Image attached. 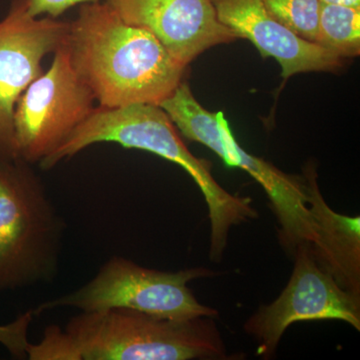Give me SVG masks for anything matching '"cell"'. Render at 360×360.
I'll use <instances>...</instances> for the list:
<instances>
[{"label":"cell","mask_w":360,"mask_h":360,"mask_svg":"<svg viewBox=\"0 0 360 360\" xmlns=\"http://www.w3.org/2000/svg\"><path fill=\"white\" fill-rule=\"evenodd\" d=\"M269 13L288 30L315 42L321 0H262Z\"/></svg>","instance_id":"cell-14"},{"label":"cell","mask_w":360,"mask_h":360,"mask_svg":"<svg viewBox=\"0 0 360 360\" xmlns=\"http://www.w3.org/2000/svg\"><path fill=\"white\" fill-rule=\"evenodd\" d=\"M66 46L73 70L104 108L160 105L187 68L148 30L125 22L108 1L82 4Z\"/></svg>","instance_id":"cell-1"},{"label":"cell","mask_w":360,"mask_h":360,"mask_svg":"<svg viewBox=\"0 0 360 360\" xmlns=\"http://www.w3.org/2000/svg\"><path fill=\"white\" fill-rule=\"evenodd\" d=\"M99 142H115L125 148L148 151L179 165L191 175L208 207L212 262H221L232 226L258 217L252 200L225 191L212 175V163L191 153L169 116L155 104L94 108L53 153L40 161V167L51 169Z\"/></svg>","instance_id":"cell-3"},{"label":"cell","mask_w":360,"mask_h":360,"mask_svg":"<svg viewBox=\"0 0 360 360\" xmlns=\"http://www.w3.org/2000/svg\"><path fill=\"white\" fill-rule=\"evenodd\" d=\"M212 317L163 319L136 310L82 311L30 343V360L229 359Z\"/></svg>","instance_id":"cell-2"},{"label":"cell","mask_w":360,"mask_h":360,"mask_svg":"<svg viewBox=\"0 0 360 360\" xmlns=\"http://www.w3.org/2000/svg\"><path fill=\"white\" fill-rule=\"evenodd\" d=\"M35 315L32 309L20 315L11 323L0 326V345L14 359H27L28 348L30 342L28 340V329Z\"/></svg>","instance_id":"cell-15"},{"label":"cell","mask_w":360,"mask_h":360,"mask_svg":"<svg viewBox=\"0 0 360 360\" xmlns=\"http://www.w3.org/2000/svg\"><path fill=\"white\" fill-rule=\"evenodd\" d=\"M21 1L25 4L26 13L32 18H39L42 14H47L51 18H56L77 4H96L101 0H21Z\"/></svg>","instance_id":"cell-16"},{"label":"cell","mask_w":360,"mask_h":360,"mask_svg":"<svg viewBox=\"0 0 360 360\" xmlns=\"http://www.w3.org/2000/svg\"><path fill=\"white\" fill-rule=\"evenodd\" d=\"M70 23L32 18L21 0L0 21V162L18 160L13 115L25 89L41 75V63L68 39Z\"/></svg>","instance_id":"cell-9"},{"label":"cell","mask_w":360,"mask_h":360,"mask_svg":"<svg viewBox=\"0 0 360 360\" xmlns=\"http://www.w3.org/2000/svg\"><path fill=\"white\" fill-rule=\"evenodd\" d=\"M322 4H341V6H348L360 7V0H321Z\"/></svg>","instance_id":"cell-17"},{"label":"cell","mask_w":360,"mask_h":360,"mask_svg":"<svg viewBox=\"0 0 360 360\" xmlns=\"http://www.w3.org/2000/svg\"><path fill=\"white\" fill-rule=\"evenodd\" d=\"M212 276V270L203 267L160 271L141 266L127 258L113 257L82 288L41 303L32 311L37 316L61 307L80 311L127 309L163 319H215L219 311L201 304L187 285L194 279Z\"/></svg>","instance_id":"cell-6"},{"label":"cell","mask_w":360,"mask_h":360,"mask_svg":"<svg viewBox=\"0 0 360 360\" xmlns=\"http://www.w3.org/2000/svg\"><path fill=\"white\" fill-rule=\"evenodd\" d=\"M160 106L184 137L203 144L229 167L245 170L262 186L281 225L277 233L286 253L293 257L298 245L314 241L304 177L285 174L269 161L245 151L232 134L224 112H210L203 108L186 82H182Z\"/></svg>","instance_id":"cell-5"},{"label":"cell","mask_w":360,"mask_h":360,"mask_svg":"<svg viewBox=\"0 0 360 360\" xmlns=\"http://www.w3.org/2000/svg\"><path fill=\"white\" fill-rule=\"evenodd\" d=\"M307 202L314 222V239L309 243L317 264L343 290L360 298V219L340 214L329 207L309 167L304 175Z\"/></svg>","instance_id":"cell-12"},{"label":"cell","mask_w":360,"mask_h":360,"mask_svg":"<svg viewBox=\"0 0 360 360\" xmlns=\"http://www.w3.org/2000/svg\"><path fill=\"white\" fill-rule=\"evenodd\" d=\"M292 257V274L281 295L260 307L243 326L264 359L274 356L286 329L296 322L341 321L360 330V298L317 264L309 243L298 245Z\"/></svg>","instance_id":"cell-8"},{"label":"cell","mask_w":360,"mask_h":360,"mask_svg":"<svg viewBox=\"0 0 360 360\" xmlns=\"http://www.w3.org/2000/svg\"><path fill=\"white\" fill-rule=\"evenodd\" d=\"M315 44L343 59L360 54V7L321 4Z\"/></svg>","instance_id":"cell-13"},{"label":"cell","mask_w":360,"mask_h":360,"mask_svg":"<svg viewBox=\"0 0 360 360\" xmlns=\"http://www.w3.org/2000/svg\"><path fill=\"white\" fill-rule=\"evenodd\" d=\"M30 163L0 162V292L49 283L66 224Z\"/></svg>","instance_id":"cell-4"},{"label":"cell","mask_w":360,"mask_h":360,"mask_svg":"<svg viewBox=\"0 0 360 360\" xmlns=\"http://www.w3.org/2000/svg\"><path fill=\"white\" fill-rule=\"evenodd\" d=\"M125 22L150 32L188 66L201 53L240 39L219 20L212 0H108Z\"/></svg>","instance_id":"cell-10"},{"label":"cell","mask_w":360,"mask_h":360,"mask_svg":"<svg viewBox=\"0 0 360 360\" xmlns=\"http://www.w3.org/2000/svg\"><path fill=\"white\" fill-rule=\"evenodd\" d=\"M219 20L250 40L262 58L276 59L281 77L288 80L298 73L335 72L345 61L315 42L307 41L276 20L262 0H212Z\"/></svg>","instance_id":"cell-11"},{"label":"cell","mask_w":360,"mask_h":360,"mask_svg":"<svg viewBox=\"0 0 360 360\" xmlns=\"http://www.w3.org/2000/svg\"><path fill=\"white\" fill-rule=\"evenodd\" d=\"M96 96L71 65L66 42L21 94L13 115L16 153L28 163L53 153L94 110Z\"/></svg>","instance_id":"cell-7"}]
</instances>
